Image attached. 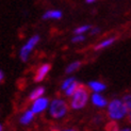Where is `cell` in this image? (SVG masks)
I'll return each instance as SVG.
<instances>
[{
  "instance_id": "4",
  "label": "cell",
  "mask_w": 131,
  "mask_h": 131,
  "mask_svg": "<svg viewBox=\"0 0 131 131\" xmlns=\"http://www.w3.org/2000/svg\"><path fill=\"white\" fill-rule=\"evenodd\" d=\"M40 41H41V36L38 34H33L21 46L20 50H19V59H20L23 62H27L29 60L32 51H33L34 48L38 45Z\"/></svg>"
},
{
  "instance_id": "13",
  "label": "cell",
  "mask_w": 131,
  "mask_h": 131,
  "mask_svg": "<svg viewBox=\"0 0 131 131\" xmlns=\"http://www.w3.org/2000/svg\"><path fill=\"white\" fill-rule=\"evenodd\" d=\"M81 65H82V62L79 61V60H76L74 62L69 63L66 66V68H65V74L66 75H71V74L76 73V71L81 67Z\"/></svg>"
},
{
  "instance_id": "1",
  "label": "cell",
  "mask_w": 131,
  "mask_h": 131,
  "mask_svg": "<svg viewBox=\"0 0 131 131\" xmlns=\"http://www.w3.org/2000/svg\"><path fill=\"white\" fill-rule=\"evenodd\" d=\"M69 103L65 97H56L50 100L47 114L52 121H62L69 113Z\"/></svg>"
},
{
  "instance_id": "7",
  "label": "cell",
  "mask_w": 131,
  "mask_h": 131,
  "mask_svg": "<svg viewBox=\"0 0 131 131\" xmlns=\"http://www.w3.org/2000/svg\"><path fill=\"white\" fill-rule=\"evenodd\" d=\"M50 69H51V65L49 63H44L42 65H40L36 70H35V74L33 77V80L36 83H40L42 81L45 80V78L48 76V74L50 73Z\"/></svg>"
},
{
  "instance_id": "26",
  "label": "cell",
  "mask_w": 131,
  "mask_h": 131,
  "mask_svg": "<svg viewBox=\"0 0 131 131\" xmlns=\"http://www.w3.org/2000/svg\"><path fill=\"white\" fill-rule=\"evenodd\" d=\"M97 1V0H85V2L88 3V4H92V3H95Z\"/></svg>"
},
{
  "instance_id": "22",
  "label": "cell",
  "mask_w": 131,
  "mask_h": 131,
  "mask_svg": "<svg viewBox=\"0 0 131 131\" xmlns=\"http://www.w3.org/2000/svg\"><path fill=\"white\" fill-rule=\"evenodd\" d=\"M56 131H79V130H77L76 128L74 127H65V128H61V129H58Z\"/></svg>"
},
{
  "instance_id": "16",
  "label": "cell",
  "mask_w": 131,
  "mask_h": 131,
  "mask_svg": "<svg viewBox=\"0 0 131 131\" xmlns=\"http://www.w3.org/2000/svg\"><path fill=\"white\" fill-rule=\"evenodd\" d=\"M92 27H93V26H91V25H82V26H79V27H77L74 30V34L75 35H83L84 33H86V32H90V30H91Z\"/></svg>"
},
{
  "instance_id": "27",
  "label": "cell",
  "mask_w": 131,
  "mask_h": 131,
  "mask_svg": "<svg viewBox=\"0 0 131 131\" xmlns=\"http://www.w3.org/2000/svg\"><path fill=\"white\" fill-rule=\"evenodd\" d=\"M0 131H4V126L2 123H0Z\"/></svg>"
},
{
  "instance_id": "23",
  "label": "cell",
  "mask_w": 131,
  "mask_h": 131,
  "mask_svg": "<svg viewBox=\"0 0 131 131\" xmlns=\"http://www.w3.org/2000/svg\"><path fill=\"white\" fill-rule=\"evenodd\" d=\"M117 131H131V126H123V127H119V129Z\"/></svg>"
},
{
  "instance_id": "3",
  "label": "cell",
  "mask_w": 131,
  "mask_h": 131,
  "mask_svg": "<svg viewBox=\"0 0 131 131\" xmlns=\"http://www.w3.org/2000/svg\"><path fill=\"white\" fill-rule=\"evenodd\" d=\"M90 97H91V93L88 86L80 84V86L78 88V90L75 92L74 95L68 100L70 110H73V111L83 110L90 102Z\"/></svg>"
},
{
  "instance_id": "17",
  "label": "cell",
  "mask_w": 131,
  "mask_h": 131,
  "mask_svg": "<svg viewBox=\"0 0 131 131\" xmlns=\"http://www.w3.org/2000/svg\"><path fill=\"white\" fill-rule=\"evenodd\" d=\"M104 118H106V116L101 113H96L93 117H92V124H93L94 126H100L104 123Z\"/></svg>"
},
{
  "instance_id": "18",
  "label": "cell",
  "mask_w": 131,
  "mask_h": 131,
  "mask_svg": "<svg viewBox=\"0 0 131 131\" xmlns=\"http://www.w3.org/2000/svg\"><path fill=\"white\" fill-rule=\"evenodd\" d=\"M122 99H123L124 103H125L128 112H130V111H131V93H126L125 95L122 97Z\"/></svg>"
},
{
  "instance_id": "21",
  "label": "cell",
  "mask_w": 131,
  "mask_h": 131,
  "mask_svg": "<svg viewBox=\"0 0 131 131\" xmlns=\"http://www.w3.org/2000/svg\"><path fill=\"white\" fill-rule=\"evenodd\" d=\"M100 32V29L98 27H92L91 30H90V34L91 35H95V34H98Z\"/></svg>"
},
{
  "instance_id": "2",
  "label": "cell",
  "mask_w": 131,
  "mask_h": 131,
  "mask_svg": "<svg viewBox=\"0 0 131 131\" xmlns=\"http://www.w3.org/2000/svg\"><path fill=\"white\" fill-rule=\"evenodd\" d=\"M128 110L122 98H113L111 99L106 108V117L110 122L119 123L126 119Z\"/></svg>"
},
{
  "instance_id": "15",
  "label": "cell",
  "mask_w": 131,
  "mask_h": 131,
  "mask_svg": "<svg viewBox=\"0 0 131 131\" xmlns=\"http://www.w3.org/2000/svg\"><path fill=\"white\" fill-rule=\"evenodd\" d=\"M77 81V79L75 77H73V76H69V77H67V78H65V79L61 82V85H60V90H61V92H64L66 89H68L71 84H73L74 82H76Z\"/></svg>"
},
{
  "instance_id": "10",
  "label": "cell",
  "mask_w": 131,
  "mask_h": 131,
  "mask_svg": "<svg viewBox=\"0 0 131 131\" xmlns=\"http://www.w3.org/2000/svg\"><path fill=\"white\" fill-rule=\"evenodd\" d=\"M63 17V12L60 10H48L42 15L44 20H59Z\"/></svg>"
},
{
  "instance_id": "14",
  "label": "cell",
  "mask_w": 131,
  "mask_h": 131,
  "mask_svg": "<svg viewBox=\"0 0 131 131\" xmlns=\"http://www.w3.org/2000/svg\"><path fill=\"white\" fill-rule=\"evenodd\" d=\"M80 84H81V83H80L79 81H78V80H77L76 82H74V83L71 84V85H70L68 89H66L64 92H62L63 95H64V97H65V98H70L71 96L74 95L75 92L78 90V88L80 86Z\"/></svg>"
},
{
  "instance_id": "12",
  "label": "cell",
  "mask_w": 131,
  "mask_h": 131,
  "mask_svg": "<svg viewBox=\"0 0 131 131\" xmlns=\"http://www.w3.org/2000/svg\"><path fill=\"white\" fill-rule=\"evenodd\" d=\"M45 92H46V89H45L44 86H42V85L34 88V89L29 93V96H28L29 101H33V100L37 99V98L45 96Z\"/></svg>"
},
{
  "instance_id": "25",
  "label": "cell",
  "mask_w": 131,
  "mask_h": 131,
  "mask_svg": "<svg viewBox=\"0 0 131 131\" xmlns=\"http://www.w3.org/2000/svg\"><path fill=\"white\" fill-rule=\"evenodd\" d=\"M3 80H4V73L1 69H0V84L3 82Z\"/></svg>"
},
{
  "instance_id": "6",
  "label": "cell",
  "mask_w": 131,
  "mask_h": 131,
  "mask_svg": "<svg viewBox=\"0 0 131 131\" xmlns=\"http://www.w3.org/2000/svg\"><path fill=\"white\" fill-rule=\"evenodd\" d=\"M90 102L92 103V106L95 107L96 109L103 110L107 108L109 100L102 95V93H91Z\"/></svg>"
},
{
  "instance_id": "11",
  "label": "cell",
  "mask_w": 131,
  "mask_h": 131,
  "mask_svg": "<svg viewBox=\"0 0 131 131\" xmlns=\"http://www.w3.org/2000/svg\"><path fill=\"white\" fill-rule=\"evenodd\" d=\"M115 41H116V37H114V36L107 37V38H104V40L100 41L98 44H96L94 49H95V51H100L103 49H107L110 47V46H112L115 43Z\"/></svg>"
},
{
  "instance_id": "8",
  "label": "cell",
  "mask_w": 131,
  "mask_h": 131,
  "mask_svg": "<svg viewBox=\"0 0 131 131\" xmlns=\"http://www.w3.org/2000/svg\"><path fill=\"white\" fill-rule=\"evenodd\" d=\"M35 116H36V115L34 114V112H33V111H32L30 108H29V109H26L24 112L20 114V116H19L18 123L20 124L21 126L27 127V126L31 125V124L33 123Z\"/></svg>"
},
{
  "instance_id": "9",
  "label": "cell",
  "mask_w": 131,
  "mask_h": 131,
  "mask_svg": "<svg viewBox=\"0 0 131 131\" xmlns=\"http://www.w3.org/2000/svg\"><path fill=\"white\" fill-rule=\"evenodd\" d=\"M86 86L92 93H102L107 89L106 83H103L102 81L99 80H91Z\"/></svg>"
},
{
  "instance_id": "5",
  "label": "cell",
  "mask_w": 131,
  "mask_h": 131,
  "mask_svg": "<svg viewBox=\"0 0 131 131\" xmlns=\"http://www.w3.org/2000/svg\"><path fill=\"white\" fill-rule=\"evenodd\" d=\"M49 103H50L49 98L46 96H43L33 101H31L30 109L33 111L35 115H41L45 112H47V110L49 108Z\"/></svg>"
},
{
  "instance_id": "20",
  "label": "cell",
  "mask_w": 131,
  "mask_h": 131,
  "mask_svg": "<svg viewBox=\"0 0 131 131\" xmlns=\"http://www.w3.org/2000/svg\"><path fill=\"white\" fill-rule=\"evenodd\" d=\"M84 40H85L84 35H74L73 38H71V42L74 44H78V43H82Z\"/></svg>"
},
{
  "instance_id": "24",
  "label": "cell",
  "mask_w": 131,
  "mask_h": 131,
  "mask_svg": "<svg viewBox=\"0 0 131 131\" xmlns=\"http://www.w3.org/2000/svg\"><path fill=\"white\" fill-rule=\"evenodd\" d=\"M126 121H127V123H128V125L131 126V111H130V112H128L127 117H126Z\"/></svg>"
},
{
  "instance_id": "28",
  "label": "cell",
  "mask_w": 131,
  "mask_h": 131,
  "mask_svg": "<svg viewBox=\"0 0 131 131\" xmlns=\"http://www.w3.org/2000/svg\"><path fill=\"white\" fill-rule=\"evenodd\" d=\"M81 131H88V130H81Z\"/></svg>"
},
{
  "instance_id": "29",
  "label": "cell",
  "mask_w": 131,
  "mask_h": 131,
  "mask_svg": "<svg viewBox=\"0 0 131 131\" xmlns=\"http://www.w3.org/2000/svg\"><path fill=\"white\" fill-rule=\"evenodd\" d=\"M104 131H106V130H104Z\"/></svg>"
},
{
  "instance_id": "19",
  "label": "cell",
  "mask_w": 131,
  "mask_h": 131,
  "mask_svg": "<svg viewBox=\"0 0 131 131\" xmlns=\"http://www.w3.org/2000/svg\"><path fill=\"white\" fill-rule=\"evenodd\" d=\"M119 124L116 122H110L106 125V131H117L119 129Z\"/></svg>"
}]
</instances>
